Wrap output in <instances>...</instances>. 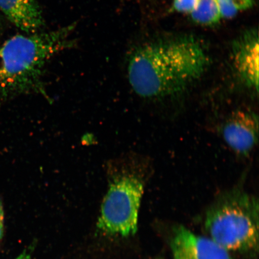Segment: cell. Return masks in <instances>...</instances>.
<instances>
[{"mask_svg": "<svg viewBox=\"0 0 259 259\" xmlns=\"http://www.w3.org/2000/svg\"><path fill=\"white\" fill-rule=\"evenodd\" d=\"M1 28H2V24H1V22H0V30H1Z\"/></svg>", "mask_w": 259, "mask_h": 259, "instance_id": "5bb4252c", "label": "cell"}, {"mask_svg": "<svg viewBox=\"0 0 259 259\" xmlns=\"http://www.w3.org/2000/svg\"><path fill=\"white\" fill-rule=\"evenodd\" d=\"M0 10L16 27L27 33H35L44 25L35 0H0Z\"/></svg>", "mask_w": 259, "mask_h": 259, "instance_id": "ba28073f", "label": "cell"}, {"mask_svg": "<svg viewBox=\"0 0 259 259\" xmlns=\"http://www.w3.org/2000/svg\"><path fill=\"white\" fill-rule=\"evenodd\" d=\"M226 143L236 153L246 155L257 144L258 117L254 112L238 111L227 119L222 128Z\"/></svg>", "mask_w": 259, "mask_h": 259, "instance_id": "8992f818", "label": "cell"}, {"mask_svg": "<svg viewBox=\"0 0 259 259\" xmlns=\"http://www.w3.org/2000/svg\"><path fill=\"white\" fill-rule=\"evenodd\" d=\"M170 246L174 259H233L218 243L182 225L174 228Z\"/></svg>", "mask_w": 259, "mask_h": 259, "instance_id": "5b68a950", "label": "cell"}, {"mask_svg": "<svg viewBox=\"0 0 259 259\" xmlns=\"http://www.w3.org/2000/svg\"><path fill=\"white\" fill-rule=\"evenodd\" d=\"M157 259H161V258H157Z\"/></svg>", "mask_w": 259, "mask_h": 259, "instance_id": "9a60e30c", "label": "cell"}, {"mask_svg": "<svg viewBox=\"0 0 259 259\" xmlns=\"http://www.w3.org/2000/svg\"><path fill=\"white\" fill-rule=\"evenodd\" d=\"M31 258V251L28 250H25L22 252L20 255H19L15 259H30Z\"/></svg>", "mask_w": 259, "mask_h": 259, "instance_id": "4fadbf2b", "label": "cell"}, {"mask_svg": "<svg viewBox=\"0 0 259 259\" xmlns=\"http://www.w3.org/2000/svg\"><path fill=\"white\" fill-rule=\"evenodd\" d=\"M106 168L109 186L103 200L97 227L107 234L134 235L137 232L144 193L143 181L131 161L110 160Z\"/></svg>", "mask_w": 259, "mask_h": 259, "instance_id": "277c9868", "label": "cell"}, {"mask_svg": "<svg viewBox=\"0 0 259 259\" xmlns=\"http://www.w3.org/2000/svg\"><path fill=\"white\" fill-rule=\"evenodd\" d=\"M208 53L199 40L181 37L137 48L128 64L129 82L144 98H163L185 91L205 72Z\"/></svg>", "mask_w": 259, "mask_h": 259, "instance_id": "6da1fadb", "label": "cell"}, {"mask_svg": "<svg viewBox=\"0 0 259 259\" xmlns=\"http://www.w3.org/2000/svg\"><path fill=\"white\" fill-rule=\"evenodd\" d=\"M190 15L194 22L202 25L215 24L222 18L218 0H200Z\"/></svg>", "mask_w": 259, "mask_h": 259, "instance_id": "9c48e42d", "label": "cell"}, {"mask_svg": "<svg viewBox=\"0 0 259 259\" xmlns=\"http://www.w3.org/2000/svg\"><path fill=\"white\" fill-rule=\"evenodd\" d=\"M222 18L233 17L239 12L252 7L253 0H218Z\"/></svg>", "mask_w": 259, "mask_h": 259, "instance_id": "30bf717a", "label": "cell"}, {"mask_svg": "<svg viewBox=\"0 0 259 259\" xmlns=\"http://www.w3.org/2000/svg\"><path fill=\"white\" fill-rule=\"evenodd\" d=\"M74 25L30 35H16L0 46V111L19 96L38 93L47 96L44 69L49 61L72 46Z\"/></svg>", "mask_w": 259, "mask_h": 259, "instance_id": "7a4b0ae2", "label": "cell"}, {"mask_svg": "<svg viewBox=\"0 0 259 259\" xmlns=\"http://www.w3.org/2000/svg\"><path fill=\"white\" fill-rule=\"evenodd\" d=\"M204 227L209 238L229 252L257 254L258 199L239 189L226 193L206 212Z\"/></svg>", "mask_w": 259, "mask_h": 259, "instance_id": "3957f363", "label": "cell"}, {"mask_svg": "<svg viewBox=\"0 0 259 259\" xmlns=\"http://www.w3.org/2000/svg\"><path fill=\"white\" fill-rule=\"evenodd\" d=\"M5 212L2 200L0 199V241L4 235Z\"/></svg>", "mask_w": 259, "mask_h": 259, "instance_id": "7c38bea8", "label": "cell"}, {"mask_svg": "<svg viewBox=\"0 0 259 259\" xmlns=\"http://www.w3.org/2000/svg\"><path fill=\"white\" fill-rule=\"evenodd\" d=\"M233 55L236 70L246 85L258 92L259 47L257 32L245 33L235 41Z\"/></svg>", "mask_w": 259, "mask_h": 259, "instance_id": "52a82bcc", "label": "cell"}, {"mask_svg": "<svg viewBox=\"0 0 259 259\" xmlns=\"http://www.w3.org/2000/svg\"><path fill=\"white\" fill-rule=\"evenodd\" d=\"M200 0H174L173 8L181 13L191 14L198 5Z\"/></svg>", "mask_w": 259, "mask_h": 259, "instance_id": "8fae6325", "label": "cell"}]
</instances>
